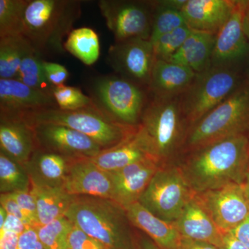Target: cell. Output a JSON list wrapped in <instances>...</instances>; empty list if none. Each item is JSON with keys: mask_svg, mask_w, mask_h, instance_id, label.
Segmentation results:
<instances>
[{"mask_svg": "<svg viewBox=\"0 0 249 249\" xmlns=\"http://www.w3.org/2000/svg\"><path fill=\"white\" fill-rule=\"evenodd\" d=\"M33 49L23 35L0 37V79H16L23 58Z\"/></svg>", "mask_w": 249, "mask_h": 249, "instance_id": "cell-28", "label": "cell"}, {"mask_svg": "<svg viewBox=\"0 0 249 249\" xmlns=\"http://www.w3.org/2000/svg\"><path fill=\"white\" fill-rule=\"evenodd\" d=\"M182 238L204 242L222 249L224 232L195 199L188 202L175 222Z\"/></svg>", "mask_w": 249, "mask_h": 249, "instance_id": "cell-20", "label": "cell"}, {"mask_svg": "<svg viewBox=\"0 0 249 249\" xmlns=\"http://www.w3.org/2000/svg\"><path fill=\"white\" fill-rule=\"evenodd\" d=\"M107 59L116 75L147 89L156 60L150 40L137 38L114 43Z\"/></svg>", "mask_w": 249, "mask_h": 249, "instance_id": "cell-12", "label": "cell"}, {"mask_svg": "<svg viewBox=\"0 0 249 249\" xmlns=\"http://www.w3.org/2000/svg\"><path fill=\"white\" fill-rule=\"evenodd\" d=\"M152 26L150 41L153 43L160 36L186 25L182 14L187 0L152 1Z\"/></svg>", "mask_w": 249, "mask_h": 249, "instance_id": "cell-27", "label": "cell"}, {"mask_svg": "<svg viewBox=\"0 0 249 249\" xmlns=\"http://www.w3.org/2000/svg\"><path fill=\"white\" fill-rule=\"evenodd\" d=\"M44 59L35 49L23 58L18 72L16 80L33 89L52 95L54 87L46 76L43 67Z\"/></svg>", "mask_w": 249, "mask_h": 249, "instance_id": "cell-30", "label": "cell"}, {"mask_svg": "<svg viewBox=\"0 0 249 249\" xmlns=\"http://www.w3.org/2000/svg\"><path fill=\"white\" fill-rule=\"evenodd\" d=\"M135 247L136 249H160L145 234L142 235V232L136 233Z\"/></svg>", "mask_w": 249, "mask_h": 249, "instance_id": "cell-45", "label": "cell"}, {"mask_svg": "<svg viewBox=\"0 0 249 249\" xmlns=\"http://www.w3.org/2000/svg\"><path fill=\"white\" fill-rule=\"evenodd\" d=\"M29 126L50 124L65 126L93 139L103 150L110 148L132 137L138 126L114 121L95 103L91 107L78 110H62L58 107L26 111L18 116Z\"/></svg>", "mask_w": 249, "mask_h": 249, "instance_id": "cell-5", "label": "cell"}, {"mask_svg": "<svg viewBox=\"0 0 249 249\" xmlns=\"http://www.w3.org/2000/svg\"></svg>", "mask_w": 249, "mask_h": 249, "instance_id": "cell-51", "label": "cell"}, {"mask_svg": "<svg viewBox=\"0 0 249 249\" xmlns=\"http://www.w3.org/2000/svg\"><path fill=\"white\" fill-rule=\"evenodd\" d=\"M68 249H107L96 239L73 226L68 238Z\"/></svg>", "mask_w": 249, "mask_h": 249, "instance_id": "cell-37", "label": "cell"}, {"mask_svg": "<svg viewBox=\"0 0 249 249\" xmlns=\"http://www.w3.org/2000/svg\"><path fill=\"white\" fill-rule=\"evenodd\" d=\"M0 206L4 208L7 213L20 219L26 225L29 227L25 216L21 211L17 201L15 200L10 193H1L0 194Z\"/></svg>", "mask_w": 249, "mask_h": 249, "instance_id": "cell-40", "label": "cell"}, {"mask_svg": "<svg viewBox=\"0 0 249 249\" xmlns=\"http://www.w3.org/2000/svg\"><path fill=\"white\" fill-rule=\"evenodd\" d=\"M90 92L96 106L111 119L139 125L148 97L146 88L119 75H107L93 80Z\"/></svg>", "mask_w": 249, "mask_h": 249, "instance_id": "cell-8", "label": "cell"}, {"mask_svg": "<svg viewBox=\"0 0 249 249\" xmlns=\"http://www.w3.org/2000/svg\"><path fill=\"white\" fill-rule=\"evenodd\" d=\"M216 36L192 31L168 62L188 67L196 73L206 71L211 67Z\"/></svg>", "mask_w": 249, "mask_h": 249, "instance_id": "cell-25", "label": "cell"}, {"mask_svg": "<svg viewBox=\"0 0 249 249\" xmlns=\"http://www.w3.org/2000/svg\"><path fill=\"white\" fill-rule=\"evenodd\" d=\"M236 0H187L182 14L192 31L217 35L231 16Z\"/></svg>", "mask_w": 249, "mask_h": 249, "instance_id": "cell-18", "label": "cell"}, {"mask_svg": "<svg viewBox=\"0 0 249 249\" xmlns=\"http://www.w3.org/2000/svg\"><path fill=\"white\" fill-rule=\"evenodd\" d=\"M52 94L58 107L62 110H78L95 105L92 98L75 87L65 85L54 87Z\"/></svg>", "mask_w": 249, "mask_h": 249, "instance_id": "cell-34", "label": "cell"}, {"mask_svg": "<svg viewBox=\"0 0 249 249\" xmlns=\"http://www.w3.org/2000/svg\"><path fill=\"white\" fill-rule=\"evenodd\" d=\"M58 107L53 96L16 79H0V117L16 118L26 111Z\"/></svg>", "mask_w": 249, "mask_h": 249, "instance_id": "cell-17", "label": "cell"}, {"mask_svg": "<svg viewBox=\"0 0 249 249\" xmlns=\"http://www.w3.org/2000/svg\"><path fill=\"white\" fill-rule=\"evenodd\" d=\"M222 249H249L240 240L235 237L231 232L224 234V245Z\"/></svg>", "mask_w": 249, "mask_h": 249, "instance_id": "cell-44", "label": "cell"}, {"mask_svg": "<svg viewBox=\"0 0 249 249\" xmlns=\"http://www.w3.org/2000/svg\"><path fill=\"white\" fill-rule=\"evenodd\" d=\"M178 97H163L148 92L138 125L152 157L162 165L169 164L182 153L189 130Z\"/></svg>", "mask_w": 249, "mask_h": 249, "instance_id": "cell-2", "label": "cell"}, {"mask_svg": "<svg viewBox=\"0 0 249 249\" xmlns=\"http://www.w3.org/2000/svg\"><path fill=\"white\" fill-rule=\"evenodd\" d=\"M195 199L224 233L231 231L249 214V205L242 184L229 183L196 193Z\"/></svg>", "mask_w": 249, "mask_h": 249, "instance_id": "cell-11", "label": "cell"}, {"mask_svg": "<svg viewBox=\"0 0 249 249\" xmlns=\"http://www.w3.org/2000/svg\"><path fill=\"white\" fill-rule=\"evenodd\" d=\"M242 24H243L244 32L249 42V0H246Z\"/></svg>", "mask_w": 249, "mask_h": 249, "instance_id": "cell-47", "label": "cell"}, {"mask_svg": "<svg viewBox=\"0 0 249 249\" xmlns=\"http://www.w3.org/2000/svg\"><path fill=\"white\" fill-rule=\"evenodd\" d=\"M249 134V85L245 81L192 126L182 153L240 134Z\"/></svg>", "mask_w": 249, "mask_h": 249, "instance_id": "cell-6", "label": "cell"}, {"mask_svg": "<svg viewBox=\"0 0 249 249\" xmlns=\"http://www.w3.org/2000/svg\"><path fill=\"white\" fill-rule=\"evenodd\" d=\"M71 160L73 159L37 147L24 167L31 183L63 188Z\"/></svg>", "mask_w": 249, "mask_h": 249, "instance_id": "cell-24", "label": "cell"}, {"mask_svg": "<svg viewBox=\"0 0 249 249\" xmlns=\"http://www.w3.org/2000/svg\"><path fill=\"white\" fill-rule=\"evenodd\" d=\"M246 0H236L231 17L216 36L211 67L238 69L249 55V42L243 30Z\"/></svg>", "mask_w": 249, "mask_h": 249, "instance_id": "cell-14", "label": "cell"}, {"mask_svg": "<svg viewBox=\"0 0 249 249\" xmlns=\"http://www.w3.org/2000/svg\"><path fill=\"white\" fill-rule=\"evenodd\" d=\"M65 51L88 66L97 61L100 55V42L97 34L88 27L73 29L65 42Z\"/></svg>", "mask_w": 249, "mask_h": 249, "instance_id": "cell-29", "label": "cell"}, {"mask_svg": "<svg viewBox=\"0 0 249 249\" xmlns=\"http://www.w3.org/2000/svg\"><path fill=\"white\" fill-rule=\"evenodd\" d=\"M74 224L66 216L36 228L45 249H68V238Z\"/></svg>", "mask_w": 249, "mask_h": 249, "instance_id": "cell-33", "label": "cell"}, {"mask_svg": "<svg viewBox=\"0 0 249 249\" xmlns=\"http://www.w3.org/2000/svg\"><path fill=\"white\" fill-rule=\"evenodd\" d=\"M8 213L4 208L0 206V229L4 227L6 219H7Z\"/></svg>", "mask_w": 249, "mask_h": 249, "instance_id": "cell-49", "label": "cell"}, {"mask_svg": "<svg viewBox=\"0 0 249 249\" xmlns=\"http://www.w3.org/2000/svg\"><path fill=\"white\" fill-rule=\"evenodd\" d=\"M245 81L247 84L249 85V67L248 70H247V73H246L245 77Z\"/></svg>", "mask_w": 249, "mask_h": 249, "instance_id": "cell-50", "label": "cell"}, {"mask_svg": "<svg viewBox=\"0 0 249 249\" xmlns=\"http://www.w3.org/2000/svg\"><path fill=\"white\" fill-rule=\"evenodd\" d=\"M63 188L72 196L112 199L114 188L109 173L101 170L89 158L70 161Z\"/></svg>", "mask_w": 249, "mask_h": 249, "instance_id": "cell-15", "label": "cell"}, {"mask_svg": "<svg viewBox=\"0 0 249 249\" xmlns=\"http://www.w3.org/2000/svg\"><path fill=\"white\" fill-rule=\"evenodd\" d=\"M29 0H0V37L23 35Z\"/></svg>", "mask_w": 249, "mask_h": 249, "instance_id": "cell-32", "label": "cell"}, {"mask_svg": "<svg viewBox=\"0 0 249 249\" xmlns=\"http://www.w3.org/2000/svg\"><path fill=\"white\" fill-rule=\"evenodd\" d=\"M129 222L160 249H179L181 237L175 222H167L147 211L139 201L124 208Z\"/></svg>", "mask_w": 249, "mask_h": 249, "instance_id": "cell-19", "label": "cell"}, {"mask_svg": "<svg viewBox=\"0 0 249 249\" xmlns=\"http://www.w3.org/2000/svg\"><path fill=\"white\" fill-rule=\"evenodd\" d=\"M244 81L238 69L211 67L196 73L191 84L178 97L189 129L225 101Z\"/></svg>", "mask_w": 249, "mask_h": 249, "instance_id": "cell-7", "label": "cell"}, {"mask_svg": "<svg viewBox=\"0 0 249 249\" xmlns=\"http://www.w3.org/2000/svg\"><path fill=\"white\" fill-rule=\"evenodd\" d=\"M195 194L180 166L169 163L155 173L139 202L160 219L174 222Z\"/></svg>", "mask_w": 249, "mask_h": 249, "instance_id": "cell-9", "label": "cell"}, {"mask_svg": "<svg viewBox=\"0 0 249 249\" xmlns=\"http://www.w3.org/2000/svg\"><path fill=\"white\" fill-rule=\"evenodd\" d=\"M65 216L107 249H136L125 210L112 199L76 196Z\"/></svg>", "mask_w": 249, "mask_h": 249, "instance_id": "cell-3", "label": "cell"}, {"mask_svg": "<svg viewBox=\"0 0 249 249\" xmlns=\"http://www.w3.org/2000/svg\"><path fill=\"white\" fill-rule=\"evenodd\" d=\"M37 148L34 131L26 123L0 117V151L24 166Z\"/></svg>", "mask_w": 249, "mask_h": 249, "instance_id": "cell-21", "label": "cell"}, {"mask_svg": "<svg viewBox=\"0 0 249 249\" xmlns=\"http://www.w3.org/2000/svg\"><path fill=\"white\" fill-rule=\"evenodd\" d=\"M18 249H45L36 228L29 227L19 235Z\"/></svg>", "mask_w": 249, "mask_h": 249, "instance_id": "cell-39", "label": "cell"}, {"mask_svg": "<svg viewBox=\"0 0 249 249\" xmlns=\"http://www.w3.org/2000/svg\"><path fill=\"white\" fill-rule=\"evenodd\" d=\"M161 166L157 160L149 159L109 173L114 188L113 200L124 209L139 201L155 173Z\"/></svg>", "mask_w": 249, "mask_h": 249, "instance_id": "cell-16", "label": "cell"}, {"mask_svg": "<svg viewBox=\"0 0 249 249\" xmlns=\"http://www.w3.org/2000/svg\"><path fill=\"white\" fill-rule=\"evenodd\" d=\"M242 186L249 205V167L247 175H246L245 181L242 183Z\"/></svg>", "mask_w": 249, "mask_h": 249, "instance_id": "cell-48", "label": "cell"}, {"mask_svg": "<svg viewBox=\"0 0 249 249\" xmlns=\"http://www.w3.org/2000/svg\"><path fill=\"white\" fill-rule=\"evenodd\" d=\"M196 73L188 67L156 59L147 91L155 96L178 97L190 86Z\"/></svg>", "mask_w": 249, "mask_h": 249, "instance_id": "cell-23", "label": "cell"}, {"mask_svg": "<svg viewBox=\"0 0 249 249\" xmlns=\"http://www.w3.org/2000/svg\"><path fill=\"white\" fill-rule=\"evenodd\" d=\"M43 67L47 80L53 87L63 85L70 76L66 67L60 64L44 60Z\"/></svg>", "mask_w": 249, "mask_h": 249, "instance_id": "cell-38", "label": "cell"}, {"mask_svg": "<svg viewBox=\"0 0 249 249\" xmlns=\"http://www.w3.org/2000/svg\"><path fill=\"white\" fill-rule=\"evenodd\" d=\"M82 4L79 0H29L23 36L42 57L63 53L64 39L80 18Z\"/></svg>", "mask_w": 249, "mask_h": 249, "instance_id": "cell-4", "label": "cell"}, {"mask_svg": "<svg viewBox=\"0 0 249 249\" xmlns=\"http://www.w3.org/2000/svg\"><path fill=\"white\" fill-rule=\"evenodd\" d=\"M230 232L249 249V214L240 225Z\"/></svg>", "mask_w": 249, "mask_h": 249, "instance_id": "cell-43", "label": "cell"}, {"mask_svg": "<svg viewBox=\"0 0 249 249\" xmlns=\"http://www.w3.org/2000/svg\"><path fill=\"white\" fill-rule=\"evenodd\" d=\"M192 31L186 25L160 36L153 42L156 59L168 61L180 49Z\"/></svg>", "mask_w": 249, "mask_h": 249, "instance_id": "cell-35", "label": "cell"}, {"mask_svg": "<svg viewBox=\"0 0 249 249\" xmlns=\"http://www.w3.org/2000/svg\"><path fill=\"white\" fill-rule=\"evenodd\" d=\"M17 201L21 211L27 219L29 227L36 228L38 227V218H37V206L35 198L30 191L18 192L10 193Z\"/></svg>", "mask_w": 249, "mask_h": 249, "instance_id": "cell-36", "label": "cell"}, {"mask_svg": "<svg viewBox=\"0 0 249 249\" xmlns=\"http://www.w3.org/2000/svg\"><path fill=\"white\" fill-rule=\"evenodd\" d=\"M19 235L12 231L0 232V249H18Z\"/></svg>", "mask_w": 249, "mask_h": 249, "instance_id": "cell-42", "label": "cell"}, {"mask_svg": "<svg viewBox=\"0 0 249 249\" xmlns=\"http://www.w3.org/2000/svg\"><path fill=\"white\" fill-rule=\"evenodd\" d=\"M179 249H222L215 246L182 238Z\"/></svg>", "mask_w": 249, "mask_h": 249, "instance_id": "cell-46", "label": "cell"}, {"mask_svg": "<svg viewBox=\"0 0 249 249\" xmlns=\"http://www.w3.org/2000/svg\"><path fill=\"white\" fill-rule=\"evenodd\" d=\"M98 5L115 43L137 38L150 40L152 1L99 0Z\"/></svg>", "mask_w": 249, "mask_h": 249, "instance_id": "cell-10", "label": "cell"}, {"mask_svg": "<svg viewBox=\"0 0 249 249\" xmlns=\"http://www.w3.org/2000/svg\"><path fill=\"white\" fill-rule=\"evenodd\" d=\"M149 159L156 160L137 129L132 137L115 146L103 150L90 160L101 170L111 173Z\"/></svg>", "mask_w": 249, "mask_h": 249, "instance_id": "cell-22", "label": "cell"}, {"mask_svg": "<svg viewBox=\"0 0 249 249\" xmlns=\"http://www.w3.org/2000/svg\"><path fill=\"white\" fill-rule=\"evenodd\" d=\"M179 165L195 193L229 183L242 184L249 167V134H240L192 150Z\"/></svg>", "mask_w": 249, "mask_h": 249, "instance_id": "cell-1", "label": "cell"}, {"mask_svg": "<svg viewBox=\"0 0 249 249\" xmlns=\"http://www.w3.org/2000/svg\"><path fill=\"white\" fill-rule=\"evenodd\" d=\"M28 227H29L22 222L20 219L8 214L7 219H6L4 227L0 229V232L12 231L21 235Z\"/></svg>", "mask_w": 249, "mask_h": 249, "instance_id": "cell-41", "label": "cell"}, {"mask_svg": "<svg viewBox=\"0 0 249 249\" xmlns=\"http://www.w3.org/2000/svg\"><path fill=\"white\" fill-rule=\"evenodd\" d=\"M31 192L37 206L39 226L46 225L65 216L75 196L62 187H52L31 182Z\"/></svg>", "mask_w": 249, "mask_h": 249, "instance_id": "cell-26", "label": "cell"}, {"mask_svg": "<svg viewBox=\"0 0 249 249\" xmlns=\"http://www.w3.org/2000/svg\"><path fill=\"white\" fill-rule=\"evenodd\" d=\"M31 179L23 165L0 151V192L15 193L31 190Z\"/></svg>", "mask_w": 249, "mask_h": 249, "instance_id": "cell-31", "label": "cell"}, {"mask_svg": "<svg viewBox=\"0 0 249 249\" xmlns=\"http://www.w3.org/2000/svg\"><path fill=\"white\" fill-rule=\"evenodd\" d=\"M31 127L37 147L69 158H93L103 150L88 136L65 126L43 124Z\"/></svg>", "mask_w": 249, "mask_h": 249, "instance_id": "cell-13", "label": "cell"}]
</instances>
